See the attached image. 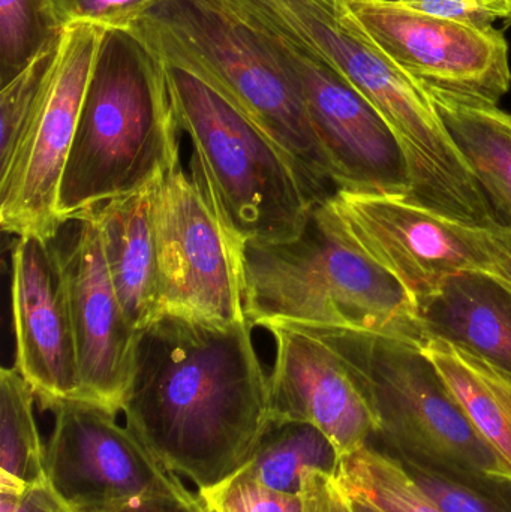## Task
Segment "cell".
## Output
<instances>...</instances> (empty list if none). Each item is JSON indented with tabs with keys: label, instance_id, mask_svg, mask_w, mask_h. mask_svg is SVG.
I'll return each instance as SVG.
<instances>
[{
	"label": "cell",
	"instance_id": "26",
	"mask_svg": "<svg viewBox=\"0 0 511 512\" xmlns=\"http://www.w3.org/2000/svg\"><path fill=\"white\" fill-rule=\"evenodd\" d=\"M164 0H36L39 17L48 33L78 21L125 30L132 21Z\"/></svg>",
	"mask_w": 511,
	"mask_h": 512
},
{
	"label": "cell",
	"instance_id": "27",
	"mask_svg": "<svg viewBox=\"0 0 511 512\" xmlns=\"http://www.w3.org/2000/svg\"><path fill=\"white\" fill-rule=\"evenodd\" d=\"M198 496L209 512H305L302 493L276 492L237 475L201 490Z\"/></svg>",
	"mask_w": 511,
	"mask_h": 512
},
{
	"label": "cell",
	"instance_id": "13",
	"mask_svg": "<svg viewBox=\"0 0 511 512\" xmlns=\"http://www.w3.org/2000/svg\"><path fill=\"white\" fill-rule=\"evenodd\" d=\"M329 203L351 240L392 274L414 303L449 274L488 267L483 230L449 221L405 198L341 189Z\"/></svg>",
	"mask_w": 511,
	"mask_h": 512
},
{
	"label": "cell",
	"instance_id": "2",
	"mask_svg": "<svg viewBox=\"0 0 511 512\" xmlns=\"http://www.w3.org/2000/svg\"><path fill=\"white\" fill-rule=\"evenodd\" d=\"M240 265L252 327L368 331L426 343L413 297L351 240L329 198L314 203L296 239L243 245Z\"/></svg>",
	"mask_w": 511,
	"mask_h": 512
},
{
	"label": "cell",
	"instance_id": "24",
	"mask_svg": "<svg viewBox=\"0 0 511 512\" xmlns=\"http://www.w3.org/2000/svg\"><path fill=\"white\" fill-rule=\"evenodd\" d=\"M56 32L48 33L26 65L2 84L0 92V171L5 170L17 150L24 126L35 104L45 63L54 47Z\"/></svg>",
	"mask_w": 511,
	"mask_h": 512
},
{
	"label": "cell",
	"instance_id": "8",
	"mask_svg": "<svg viewBox=\"0 0 511 512\" xmlns=\"http://www.w3.org/2000/svg\"><path fill=\"white\" fill-rule=\"evenodd\" d=\"M111 30L78 21L56 32L20 143L0 171V225L17 237L54 239L57 201L81 108Z\"/></svg>",
	"mask_w": 511,
	"mask_h": 512
},
{
	"label": "cell",
	"instance_id": "19",
	"mask_svg": "<svg viewBox=\"0 0 511 512\" xmlns=\"http://www.w3.org/2000/svg\"><path fill=\"white\" fill-rule=\"evenodd\" d=\"M423 86L501 227L511 231V114L476 96Z\"/></svg>",
	"mask_w": 511,
	"mask_h": 512
},
{
	"label": "cell",
	"instance_id": "35",
	"mask_svg": "<svg viewBox=\"0 0 511 512\" xmlns=\"http://www.w3.org/2000/svg\"><path fill=\"white\" fill-rule=\"evenodd\" d=\"M354 505H356L357 511L359 512H377L372 510V508L366 507V505L356 504V502H354Z\"/></svg>",
	"mask_w": 511,
	"mask_h": 512
},
{
	"label": "cell",
	"instance_id": "11",
	"mask_svg": "<svg viewBox=\"0 0 511 512\" xmlns=\"http://www.w3.org/2000/svg\"><path fill=\"white\" fill-rule=\"evenodd\" d=\"M254 38L299 84L336 191L408 198L413 183L407 158L377 110L323 63L275 39Z\"/></svg>",
	"mask_w": 511,
	"mask_h": 512
},
{
	"label": "cell",
	"instance_id": "22",
	"mask_svg": "<svg viewBox=\"0 0 511 512\" xmlns=\"http://www.w3.org/2000/svg\"><path fill=\"white\" fill-rule=\"evenodd\" d=\"M35 391L17 367L0 370V492L23 496L47 480L45 445L36 426Z\"/></svg>",
	"mask_w": 511,
	"mask_h": 512
},
{
	"label": "cell",
	"instance_id": "32",
	"mask_svg": "<svg viewBox=\"0 0 511 512\" xmlns=\"http://www.w3.org/2000/svg\"><path fill=\"white\" fill-rule=\"evenodd\" d=\"M98 512H209L200 496L188 498L176 496H156V498L135 499L119 507L107 508Z\"/></svg>",
	"mask_w": 511,
	"mask_h": 512
},
{
	"label": "cell",
	"instance_id": "23",
	"mask_svg": "<svg viewBox=\"0 0 511 512\" xmlns=\"http://www.w3.org/2000/svg\"><path fill=\"white\" fill-rule=\"evenodd\" d=\"M335 478L351 501L377 512H444L398 459L371 444L342 457Z\"/></svg>",
	"mask_w": 511,
	"mask_h": 512
},
{
	"label": "cell",
	"instance_id": "15",
	"mask_svg": "<svg viewBox=\"0 0 511 512\" xmlns=\"http://www.w3.org/2000/svg\"><path fill=\"white\" fill-rule=\"evenodd\" d=\"M264 328L276 343L270 421L311 424L329 439L339 460L369 445L377 430L374 412L341 355L305 328Z\"/></svg>",
	"mask_w": 511,
	"mask_h": 512
},
{
	"label": "cell",
	"instance_id": "30",
	"mask_svg": "<svg viewBox=\"0 0 511 512\" xmlns=\"http://www.w3.org/2000/svg\"><path fill=\"white\" fill-rule=\"evenodd\" d=\"M305 512H359L329 472L311 469L306 472L302 484Z\"/></svg>",
	"mask_w": 511,
	"mask_h": 512
},
{
	"label": "cell",
	"instance_id": "16",
	"mask_svg": "<svg viewBox=\"0 0 511 512\" xmlns=\"http://www.w3.org/2000/svg\"><path fill=\"white\" fill-rule=\"evenodd\" d=\"M77 234L63 252L69 309L80 370L81 400L122 412L138 331L123 312L108 273L101 231L92 213L75 219Z\"/></svg>",
	"mask_w": 511,
	"mask_h": 512
},
{
	"label": "cell",
	"instance_id": "12",
	"mask_svg": "<svg viewBox=\"0 0 511 512\" xmlns=\"http://www.w3.org/2000/svg\"><path fill=\"white\" fill-rule=\"evenodd\" d=\"M369 39L429 86L500 104L511 87L509 44L494 26L429 17L377 0H348Z\"/></svg>",
	"mask_w": 511,
	"mask_h": 512
},
{
	"label": "cell",
	"instance_id": "7",
	"mask_svg": "<svg viewBox=\"0 0 511 512\" xmlns=\"http://www.w3.org/2000/svg\"><path fill=\"white\" fill-rule=\"evenodd\" d=\"M165 71L177 125L194 147L192 180L234 242L296 239L317 201L290 159L206 84Z\"/></svg>",
	"mask_w": 511,
	"mask_h": 512
},
{
	"label": "cell",
	"instance_id": "31",
	"mask_svg": "<svg viewBox=\"0 0 511 512\" xmlns=\"http://www.w3.org/2000/svg\"><path fill=\"white\" fill-rule=\"evenodd\" d=\"M482 236L488 254L486 271L511 291V231L483 230Z\"/></svg>",
	"mask_w": 511,
	"mask_h": 512
},
{
	"label": "cell",
	"instance_id": "10",
	"mask_svg": "<svg viewBox=\"0 0 511 512\" xmlns=\"http://www.w3.org/2000/svg\"><path fill=\"white\" fill-rule=\"evenodd\" d=\"M50 411L54 426L45 445V475L72 511L194 495L128 427L117 423L111 409L87 400H63Z\"/></svg>",
	"mask_w": 511,
	"mask_h": 512
},
{
	"label": "cell",
	"instance_id": "36",
	"mask_svg": "<svg viewBox=\"0 0 511 512\" xmlns=\"http://www.w3.org/2000/svg\"><path fill=\"white\" fill-rule=\"evenodd\" d=\"M504 2L507 3V6H509L510 9V18L509 20L506 21V26H509V24L511 23V0H504Z\"/></svg>",
	"mask_w": 511,
	"mask_h": 512
},
{
	"label": "cell",
	"instance_id": "14",
	"mask_svg": "<svg viewBox=\"0 0 511 512\" xmlns=\"http://www.w3.org/2000/svg\"><path fill=\"white\" fill-rule=\"evenodd\" d=\"M15 367L42 409L81 400L80 370L69 309L63 251L53 239L18 237L12 251Z\"/></svg>",
	"mask_w": 511,
	"mask_h": 512
},
{
	"label": "cell",
	"instance_id": "3",
	"mask_svg": "<svg viewBox=\"0 0 511 512\" xmlns=\"http://www.w3.org/2000/svg\"><path fill=\"white\" fill-rule=\"evenodd\" d=\"M165 65L126 33L102 45L60 183V222L158 183L180 161Z\"/></svg>",
	"mask_w": 511,
	"mask_h": 512
},
{
	"label": "cell",
	"instance_id": "37",
	"mask_svg": "<svg viewBox=\"0 0 511 512\" xmlns=\"http://www.w3.org/2000/svg\"><path fill=\"white\" fill-rule=\"evenodd\" d=\"M501 2H504V0H501ZM504 3H506V2H504ZM506 6H507V3H506ZM507 8H509V6H507ZM509 11H510V9H509Z\"/></svg>",
	"mask_w": 511,
	"mask_h": 512
},
{
	"label": "cell",
	"instance_id": "29",
	"mask_svg": "<svg viewBox=\"0 0 511 512\" xmlns=\"http://www.w3.org/2000/svg\"><path fill=\"white\" fill-rule=\"evenodd\" d=\"M396 8L419 12L429 17L461 21L473 26H494L495 21H507L510 11L501 0H377Z\"/></svg>",
	"mask_w": 511,
	"mask_h": 512
},
{
	"label": "cell",
	"instance_id": "38",
	"mask_svg": "<svg viewBox=\"0 0 511 512\" xmlns=\"http://www.w3.org/2000/svg\"><path fill=\"white\" fill-rule=\"evenodd\" d=\"M509 26H511V23L509 24Z\"/></svg>",
	"mask_w": 511,
	"mask_h": 512
},
{
	"label": "cell",
	"instance_id": "9",
	"mask_svg": "<svg viewBox=\"0 0 511 512\" xmlns=\"http://www.w3.org/2000/svg\"><path fill=\"white\" fill-rule=\"evenodd\" d=\"M153 233L162 313L246 321L240 246L180 161L156 186Z\"/></svg>",
	"mask_w": 511,
	"mask_h": 512
},
{
	"label": "cell",
	"instance_id": "4",
	"mask_svg": "<svg viewBox=\"0 0 511 512\" xmlns=\"http://www.w3.org/2000/svg\"><path fill=\"white\" fill-rule=\"evenodd\" d=\"M291 44L350 84L389 126L410 168L405 200L468 227L489 225L491 204L428 90L366 36L348 0H308Z\"/></svg>",
	"mask_w": 511,
	"mask_h": 512
},
{
	"label": "cell",
	"instance_id": "5",
	"mask_svg": "<svg viewBox=\"0 0 511 512\" xmlns=\"http://www.w3.org/2000/svg\"><path fill=\"white\" fill-rule=\"evenodd\" d=\"M122 32L165 65L206 84L263 132L297 168L315 201L335 194V174L299 84L245 29L188 0H164Z\"/></svg>",
	"mask_w": 511,
	"mask_h": 512
},
{
	"label": "cell",
	"instance_id": "6",
	"mask_svg": "<svg viewBox=\"0 0 511 512\" xmlns=\"http://www.w3.org/2000/svg\"><path fill=\"white\" fill-rule=\"evenodd\" d=\"M300 328L341 355L371 405L374 438L387 454L471 483L511 486L509 469L474 429L422 346L368 331Z\"/></svg>",
	"mask_w": 511,
	"mask_h": 512
},
{
	"label": "cell",
	"instance_id": "28",
	"mask_svg": "<svg viewBox=\"0 0 511 512\" xmlns=\"http://www.w3.org/2000/svg\"><path fill=\"white\" fill-rule=\"evenodd\" d=\"M36 0H0V59L2 84L14 77L45 36L36 35Z\"/></svg>",
	"mask_w": 511,
	"mask_h": 512
},
{
	"label": "cell",
	"instance_id": "17",
	"mask_svg": "<svg viewBox=\"0 0 511 512\" xmlns=\"http://www.w3.org/2000/svg\"><path fill=\"white\" fill-rule=\"evenodd\" d=\"M416 309L426 342L449 343L511 373V291L488 271L449 274Z\"/></svg>",
	"mask_w": 511,
	"mask_h": 512
},
{
	"label": "cell",
	"instance_id": "20",
	"mask_svg": "<svg viewBox=\"0 0 511 512\" xmlns=\"http://www.w3.org/2000/svg\"><path fill=\"white\" fill-rule=\"evenodd\" d=\"M470 423L511 474V373L449 343L422 346Z\"/></svg>",
	"mask_w": 511,
	"mask_h": 512
},
{
	"label": "cell",
	"instance_id": "33",
	"mask_svg": "<svg viewBox=\"0 0 511 512\" xmlns=\"http://www.w3.org/2000/svg\"><path fill=\"white\" fill-rule=\"evenodd\" d=\"M18 512H74L54 492L48 480L33 484L20 499Z\"/></svg>",
	"mask_w": 511,
	"mask_h": 512
},
{
	"label": "cell",
	"instance_id": "34",
	"mask_svg": "<svg viewBox=\"0 0 511 512\" xmlns=\"http://www.w3.org/2000/svg\"><path fill=\"white\" fill-rule=\"evenodd\" d=\"M21 496L0 492V512H18Z\"/></svg>",
	"mask_w": 511,
	"mask_h": 512
},
{
	"label": "cell",
	"instance_id": "18",
	"mask_svg": "<svg viewBox=\"0 0 511 512\" xmlns=\"http://www.w3.org/2000/svg\"><path fill=\"white\" fill-rule=\"evenodd\" d=\"M158 183L89 212L98 222L111 282L135 331L143 330L161 315L153 233Z\"/></svg>",
	"mask_w": 511,
	"mask_h": 512
},
{
	"label": "cell",
	"instance_id": "1",
	"mask_svg": "<svg viewBox=\"0 0 511 512\" xmlns=\"http://www.w3.org/2000/svg\"><path fill=\"white\" fill-rule=\"evenodd\" d=\"M122 412L153 456L198 492L236 474L270 424L252 325L159 315L137 333Z\"/></svg>",
	"mask_w": 511,
	"mask_h": 512
},
{
	"label": "cell",
	"instance_id": "25",
	"mask_svg": "<svg viewBox=\"0 0 511 512\" xmlns=\"http://www.w3.org/2000/svg\"><path fill=\"white\" fill-rule=\"evenodd\" d=\"M404 468L444 512H511V486H483L417 465Z\"/></svg>",
	"mask_w": 511,
	"mask_h": 512
},
{
	"label": "cell",
	"instance_id": "21",
	"mask_svg": "<svg viewBox=\"0 0 511 512\" xmlns=\"http://www.w3.org/2000/svg\"><path fill=\"white\" fill-rule=\"evenodd\" d=\"M338 463L329 439L311 424L270 421L251 459L234 475L276 492L300 495L306 472L318 469L335 475Z\"/></svg>",
	"mask_w": 511,
	"mask_h": 512
}]
</instances>
